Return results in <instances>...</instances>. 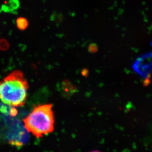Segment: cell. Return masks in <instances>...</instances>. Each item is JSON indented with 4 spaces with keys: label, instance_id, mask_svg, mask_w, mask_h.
<instances>
[{
    "label": "cell",
    "instance_id": "cell-2",
    "mask_svg": "<svg viewBox=\"0 0 152 152\" xmlns=\"http://www.w3.org/2000/svg\"><path fill=\"white\" fill-rule=\"evenodd\" d=\"M26 131L36 138L42 137L53 132L55 119L51 104L38 105L23 119Z\"/></svg>",
    "mask_w": 152,
    "mask_h": 152
},
{
    "label": "cell",
    "instance_id": "cell-3",
    "mask_svg": "<svg viewBox=\"0 0 152 152\" xmlns=\"http://www.w3.org/2000/svg\"><path fill=\"white\" fill-rule=\"evenodd\" d=\"M28 22L24 18H19L16 21V25L20 30H25L27 27Z\"/></svg>",
    "mask_w": 152,
    "mask_h": 152
},
{
    "label": "cell",
    "instance_id": "cell-4",
    "mask_svg": "<svg viewBox=\"0 0 152 152\" xmlns=\"http://www.w3.org/2000/svg\"><path fill=\"white\" fill-rule=\"evenodd\" d=\"M99 152V151H92V152Z\"/></svg>",
    "mask_w": 152,
    "mask_h": 152
},
{
    "label": "cell",
    "instance_id": "cell-1",
    "mask_svg": "<svg viewBox=\"0 0 152 152\" xmlns=\"http://www.w3.org/2000/svg\"><path fill=\"white\" fill-rule=\"evenodd\" d=\"M29 85L23 73L15 71L0 81V101L12 108L24 105Z\"/></svg>",
    "mask_w": 152,
    "mask_h": 152
}]
</instances>
